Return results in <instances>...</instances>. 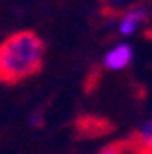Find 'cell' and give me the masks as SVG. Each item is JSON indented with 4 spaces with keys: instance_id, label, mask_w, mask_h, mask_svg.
I'll use <instances>...</instances> for the list:
<instances>
[{
    "instance_id": "cell-1",
    "label": "cell",
    "mask_w": 152,
    "mask_h": 154,
    "mask_svg": "<svg viewBox=\"0 0 152 154\" xmlns=\"http://www.w3.org/2000/svg\"><path fill=\"white\" fill-rule=\"evenodd\" d=\"M44 42L31 31L9 35L0 44V81L18 83L35 75L44 61Z\"/></svg>"
},
{
    "instance_id": "cell-6",
    "label": "cell",
    "mask_w": 152,
    "mask_h": 154,
    "mask_svg": "<svg viewBox=\"0 0 152 154\" xmlns=\"http://www.w3.org/2000/svg\"><path fill=\"white\" fill-rule=\"evenodd\" d=\"M101 2H103L105 6H108L110 9L117 11V9H123V6H125L126 0H101Z\"/></svg>"
},
{
    "instance_id": "cell-3",
    "label": "cell",
    "mask_w": 152,
    "mask_h": 154,
    "mask_svg": "<svg viewBox=\"0 0 152 154\" xmlns=\"http://www.w3.org/2000/svg\"><path fill=\"white\" fill-rule=\"evenodd\" d=\"M132 59H134V48L128 42H117L105 53L103 66L108 72H121L130 66Z\"/></svg>"
},
{
    "instance_id": "cell-7",
    "label": "cell",
    "mask_w": 152,
    "mask_h": 154,
    "mask_svg": "<svg viewBox=\"0 0 152 154\" xmlns=\"http://www.w3.org/2000/svg\"><path fill=\"white\" fill-rule=\"evenodd\" d=\"M141 154H152V150H141Z\"/></svg>"
},
{
    "instance_id": "cell-4",
    "label": "cell",
    "mask_w": 152,
    "mask_h": 154,
    "mask_svg": "<svg viewBox=\"0 0 152 154\" xmlns=\"http://www.w3.org/2000/svg\"><path fill=\"white\" fill-rule=\"evenodd\" d=\"M97 154H141V149L136 145V141L132 138H128L125 141H117V143L106 145Z\"/></svg>"
},
{
    "instance_id": "cell-2",
    "label": "cell",
    "mask_w": 152,
    "mask_h": 154,
    "mask_svg": "<svg viewBox=\"0 0 152 154\" xmlns=\"http://www.w3.org/2000/svg\"><path fill=\"white\" fill-rule=\"evenodd\" d=\"M147 20H148V9L145 6H132L119 15L116 28L121 37H132L147 24Z\"/></svg>"
},
{
    "instance_id": "cell-5",
    "label": "cell",
    "mask_w": 152,
    "mask_h": 154,
    "mask_svg": "<svg viewBox=\"0 0 152 154\" xmlns=\"http://www.w3.org/2000/svg\"><path fill=\"white\" fill-rule=\"evenodd\" d=\"M132 140L141 150H152V119L143 123L139 130H136V134L132 136Z\"/></svg>"
}]
</instances>
